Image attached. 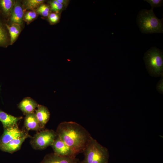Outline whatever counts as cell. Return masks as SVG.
<instances>
[{"label": "cell", "mask_w": 163, "mask_h": 163, "mask_svg": "<svg viewBox=\"0 0 163 163\" xmlns=\"http://www.w3.org/2000/svg\"><path fill=\"white\" fill-rule=\"evenodd\" d=\"M143 59L149 74L154 77L162 76V51L155 47H152L145 53Z\"/></svg>", "instance_id": "4"}, {"label": "cell", "mask_w": 163, "mask_h": 163, "mask_svg": "<svg viewBox=\"0 0 163 163\" xmlns=\"http://www.w3.org/2000/svg\"><path fill=\"white\" fill-rule=\"evenodd\" d=\"M39 104L30 97L24 98L19 104V108L25 114L34 112Z\"/></svg>", "instance_id": "12"}, {"label": "cell", "mask_w": 163, "mask_h": 163, "mask_svg": "<svg viewBox=\"0 0 163 163\" xmlns=\"http://www.w3.org/2000/svg\"><path fill=\"white\" fill-rule=\"evenodd\" d=\"M144 1L148 2L151 6L152 9L154 8L159 7L163 5L162 0H145Z\"/></svg>", "instance_id": "20"}, {"label": "cell", "mask_w": 163, "mask_h": 163, "mask_svg": "<svg viewBox=\"0 0 163 163\" xmlns=\"http://www.w3.org/2000/svg\"><path fill=\"white\" fill-rule=\"evenodd\" d=\"M57 137L56 132L52 129L40 130L31 138L30 143L37 150H43L51 146Z\"/></svg>", "instance_id": "5"}, {"label": "cell", "mask_w": 163, "mask_h": 163, "mask_svg": "<svg viewBox=\"0 0 163 163\" xmlns=\"http://www.w3.org/2000/svg\"><path fill=\"white\" fill-rule=\"evenodd\" d=\"M78 160L75 158L61 156L53 152L45 155L39 163H75Z\"/></svg>", "instance_id": "8"}, {"label": "cell", "mask_w": 163, "mask_h": 163, "mask_svg": "<svg viewBox=\"0 0 163 163\" xmlns=\"http://www.w3.org/2000/svg\"><path fill=\"white\" fill-rule=\"evenodd\" d=\"M57 136L62 140L77 155L83 152L91 136L78 123L72 121L60 123L56 132Z\"/></svg>", "instance_id": "1"}, {"label": "cell", "mask_w": 163, "mask_h": 163, "mask_svg": "<svg viewBox=\"0 0 163 163\" xmlns=\"http://www.w3.org/2000/svg\"><path fill=\"white\" fill-rule=\"evenodd\" d=\"M20 25L13 24L11 26L6 24L10 36V44H12L18 37L20 31Z\"/></svg>", "instance_id": "15"}, {"label": "cell", "mask_w": 163, "mask_h": 163, "mask_svg": "<svg viewBox=\"0 0 163 163\" xmlns=\"http://www.w3.org/2000/svg\"><path fill=\"white\" fill-rule=\"evenodd\" d=\"M158 91L162 94L163 92V79H161L158 82L157 86Z\"/></svg>", "instance_id": "23"}, {"label": "cell", "mask_w": 163, "mask_h": 163, "mask_svg": "<svg viewBox=\"0 0 163 163\" xmlns=\"http://www.w3.org/2000/svg\"><path fill=\"white\" fill-rule=\"evenodd\" d=\"M37 16L36 13L34 11L27 12L24 15V19L27 22H30L34 19Z\"/></svg>", "instance_id": "21"}, {"label": "cell", "mask_w": 163, "mask_h": 163, "mask_svg": "<svg viewBox=\"0 0 163 163\" xmlns=\"http://www.w3.org/2000/svg\"><path fill=\"white\" fill-rule=\"evenodd\" d=\"M59 17L57 13H52L49 16V19L50 23L55 24L57 23L59 21Z\"/></svg>", "instance_id": "22"}, {"label": "cell", "mask_w": 163, "mask_h": 163, "mask_svg": "<svg viewBox=\"0 0 163 163\" xmlns=\"http://www.w3.org/2000/svg\"><path fill=\"white\" fill-rule=\"evenodd\" d=\"M23 11L21 6L18 4L14 6L11 17V22L13 24L20 25L22 23Z\"/></svg>", "instance_id": "14"}, {"label": "cell", "mask_w": 163, "mask_h": 163, "mask_svg": "<svg viewBox=\"0 0 163 163\" xmlns=\"http://www.w3.org/2000/svg\"><path fill=\"white\" fill-rule=\"evenodd\" d=\"M59 3L62 4L64 6H67L69 3V1L67 0H56Z\"/></svg>", "instance_id": "26"}, {"label": "cell", "mask_w": 163, "mask_h": 163, "mask_svg": "<svg viewBox=\"0 0 163 163\" xmlns=\"http://www.w3.org/2000/svg\"><path fill=\"white\" fill-rule=\"evenodd\" d=\"M28 134L25 130L20 129L17 124L4 129L3 134L0 137V146Z\"/></svg>", "instance_id": "6"}, {"label": "cell", "mask_w": 163, "mask_h": 163, "mask_svg": "<svg viewBox=\"0 0 163 163\" xmlns=\"http://www.w3.org/2000/svg\"><path fill=\"white\" fill-rule=\"evenodd\" d=\"M22 117H16L0 110V121L2 122L4 129L17 124Z\"/></svg>", "instance_id": "13"}, {"label": "cell", "mask_w": 163, "mask_h": 163, "mask_svg": "<svg viewBox=\"0 0 163 163\" xmlns=\"http://www.w3.org/2000/svg\"><path fill=\"white\" fill-rule=\"evenodd\" d=\"M24 126L27 130L40 131L41 128L34 112L25 114Z\"/></svg>", "instance_id": "11"}, {"label": "cell", "mask_w": 163, "mask_h": 163, "mask_svg": "<svg viewBox=\"0 0 163 163\" xmlns=\"http://www.w3.org/2000/svg\"><path fill=\"white\" fill-rule=\"evenodd\" d=\"M13 5V2L11 0H0V5L4 13L6 15L9 14Z\"/></svg>", "instance_id": "16"}, {"label": "cell", "mask_w": 163, "mask_h": 163, "mask_svg": "<svg viewBox=\"0 0 163 163\" xmlns=\"http://www.w3.org/2000/svg\"><path fill=\"white\" fill-rule=\"evenodd\" d=\"M50 3L51 9L57 13L61 11L63 8L64 6L58 3L56 0L53 1Z\"/></svg>", "instance_id": "19"}, {"label": "cell", "mask_w": 163, "mask_h": 163, "mask_svg": "<svg viewBox=\"0 0 163 163\" xmlns=\"http://www.w3.org/2000/svg\"><path fill=\"white\" fill-rule=\"evenodd\" d=\"M54 152L63 156L75 158L76 155L71 149L57 136L51 145Z\"/></svg>", "instance_id": "7"}, {"label": "cell", "mask_w": 163, "mask_h": 163, "mask_svg": "<svg viewBox=\"0 0 163 163\" xmlns=\"http://www.w3.org/2000/svg\"><path fill=\"white\" fill-rule=\"evenodd\" d=\"M44 1L43 0H28L26 2V6L27 8L32 9L37 7Z\"/></svg>", "instance_id": "17"}, {"label": "cell", "mask_w": 163, "mask_h": 163, "mask_svg": "<svg viewBox=\"0 0 163 163\" xmlns=\"http://www.w3.org/2000/svg\"><path fill=\"white\" fill-rule=\"evenodd\" d=\"M85 163H108L109 157L108 149L99 144L91 136L83 152Z\"/></svg>", "instance_id": "3"}, {"label": "cell", "mask_w": 163, "mask_h": 163, "mask_svg": "<svg viewBox=\"0 0 163 163\" xmlns=\"http://www.w3.org/2000/svg\"><path fill=\"white\" fill-rule=\"evenodd\" d=\"M30 137H32L28 134L22 137L14 139L5 145H0V149L5 152L13 153L19 150L25 139Z\"/></svg>", "instance_id": "9"}, {"label": "cell", "mask_w": 163, "mask_h": 163, "mask_svg": "<svg viewBox=\"0 0 163 163\" xmlns=\"http://www.w3.org/2000/svg\"><path fill=\"white\" fill-rule=\"evenodd\" d=\"M35 113L40 126L42 129L45 126L50 117V113L45 106L38 105Z\"/></svg>", "instance_id": "10"}, {"label": "cell", "mask_w": 163, "mask_h": 163, "mask_svg": "<svg viewBox=\"0 0 163 163\" xmlns=\"http://www.w3.org/2000/svg\"><path fill=\"white\" fill-rule=\"evenodd\" d=\"M75 163H85L83 161H80L79 160H78Z\"/></svg>", "instance_id": "27"}, {"label": "cell", "mask_w": 163, "mask_h": 163, "mask_svg": "<svg viewBox=\"0 0 163 163\" xmlns=\"http://www.w3.org/2000/svg\"><path fill=\"white\" fill-rule=\"evenodd\" d=\"M37 12L44 17H46L49 15V12L43 10L39 8L37 10Z\"/></svg>", "instance_id": "24"}, {"label": "cell", "mask_w": 163, "mask_h": 163, "mask_svg": "<svg viewBox=\"0 0 163 163\" xmlns=\"http://www.w3.org/2000/svg\"><path fill=\"white\" fill-rule=\"evenodd\" d=\"M39 8L49 13L50 8L47 5L43 4L40 5Z\"/></svg>", "instance_id": "25"}, {"label": "cell", "mask_w": 163, "mask_h": 163, "mask_svg": "<svg viewBox=\"0 0 163 163\" xmlns=\"http://www.w3.org/2000/svg\"><path fill=\"white\" fill-rule=\"evenodd\" d=\"M7 38L6 31L0 21V46L3 45L6 43Z\"/></svg>", "instance_id": "18"}, {"label": "cell", "mask_w": 163, "mask_h": 163, "mask_svg": "<svg viewBox=\"0 0 163 163\" xmlns=\"http://www.w3.org/2000/svg\"><path fill=\"white\" fill-rule=\"evenodd\" d=\"M137 24L141 32L144 34L163 33V18H157L153 9H142L136 18Z\"/></svg>", "instance_id": "2"}]
</instances>
